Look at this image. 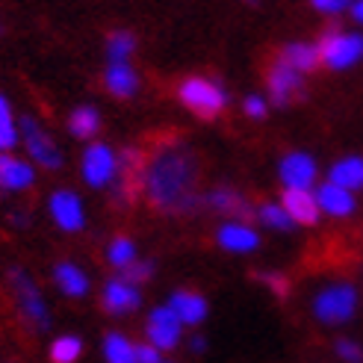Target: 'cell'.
I'll return each instance as SVG.
<instances>
[{
	"label": "cell",
	"mask_w": 363,
	"mask_h": 363,
	"mask_svg": "<svg viewBox=\"0 0 363 363\" xmlns=\"http://www.w3.org/2000/svg\"><path fill=\"white\" fill-rule=\"evenodd\" d=\"M284 210L296 225H316L319 222V204L311 195V189H284Z\"/></svg>",
	"instance_id": "cell-14"
},
{
	"label": "cell",
	"mask_w": 363,
	"mask_h": 363,
	"mask_svg": "<svg viewBox=\"0 0 363 363\" xmlns=\"http://www.w3.org/2000/svg\"><path fill=\"white\" fill-rule=\"evenodd\" d=\"M177 101L186 106V110L204 121H213L225 113L228 98H225V89L219 83H213L207 77H189L177 86Z\"/></svg>",
	"instance_id": "cell-2"
},
{
	"label": "cell",
	"mask_w": 363,
	"mask_h": 363,
	"mask_svg": "<svg viewBox=\"0 0 363 363\" xmlns=\"http://www.w3.org/2000/svg\"><path fill=\"white\" fill-rule=\"evenodd\" d=\"M12 289H15V298H18V307H21V313L35 325V328H48V307H45V298L39 293V286L33 284V278L21 269H12Z\"/></svg>",
	"instance_id": "cell-7"
},
{
	"label": "cell",
	"mask_w": 363,
	"mask_h": 363,
	"mask_svg": "<svg viewBox=\"0 0 363 363\" xmlns=\"http://www.w3.org/2000/svg\"><path fill=\"white\" fill-rule=\"evenodd\" d=\"M242 110H245V116H251V118H263V116L269 113V106H266V101H263V98L251 95V98H245Z\"/></svg>",
	"instance_id": "cell-35"
},
{
	"label": "cell",
	"mask_w": 363,
	"mask_h": 363,
	"mask_svg": "<svg viewBox=\"0 0 363 363\" xmlns=\"http://www.w3.org/2000/svg\"><path fill=\"white\" fill-rule=\"evenodd\" d=\"M278 57L284 62L293 65L298 74H311V71H316L322 65V57H319V45H311V42H293L286 45Z\"/></svg>",
	"instance_id": "cell-19"
},
{
	"label": "cell",
	"mask_w": 363,
	"mask_h": 363,
	"mask_svg": "<svg viewBox=\"0 0 363 363\" xmlns=\"http://www.w3.org/2000/svg\"><path fill=\"white\" fill-rule=\"evenodd\" d=\"M80 354H83V342L77 337H60V340H53V346H50L53 363H77Z\"/></svg>",
	"instance_id": "cell-27"
},
{
	"label": "cell",
	"mask_w": 363,
	"mask_h": 363,
	"mask_svg": "<svg viewBox=\"0 0 363 363\" xmlns=\"http://www.w3.org/2000/svg\"><path fill=\"white\" fill-rule=\"evenodd\" d=\"M192 352H204V340H201V337L192 340Z\"/></svg>",
	"instance_id": "cell-38"
},
{
	"label": "cell",
	"mask_w": 363,
	"mask_h": 363,
	"mask_svg": "<svg viewBox=\"0 0 363 363\" xmlns=\"http://www.w3.org/2000/svg\"><path fill=\"white\" fill-rule=\"evenodd\" d=\"M357 311V293L349 284H331L313 298V316L325 325H342Z\"/></svg>",
	"instance_id": "cell-3"
},
{
	"label": "cell",
	"mask_w": 363,
	"mask_h": 363,
	"mask_svg": "<svg viewBox=\"0 0 363 363\" xmlns=\"http://www.w3.org/2000/svg\"><path fill=\"white\" fill-rule=\"evenodd\" d=\"M106 260H110L116 269L130 266V263L136 260V245H133V240L116 237V240L110 242V248H106Z\"/></svg>",
	"instance_id": "cell-28"
},
{
	"label": "cell",
	"mask_w": 363,
	"mask_h": 363,
	"mask_svg": "<svg viewBox=\"0 0 363 363\" xmlns=\"http://www.w3.org/2000/svg\"><path fill=\"white\" fill-rule=\"evenodd\" d=\"M133 50H136V39L127 30L110 33V39H106V53H110V62H127Z\"/></svg>",
	"instance_id": "cell-26"
},
{
	"label": "cell",
	"mask_w": 363,
	"mask_h": 363,
	"mask_svg": "<svg viewBox=\"0 0 363 363\" xmlns=\"http://www.w3.org/2000/svg\"><path fill=\"white\" fill-rule=\"evenodd\" d=\"M162 363H169V360H162Z\"/></svg>",
	"instance_id": "cell-40"
},
{
	"label": "cell",
	"mask_w": 363,
	"mask_h": 363,
	"mask_svg": "<svg viewBox=\"0 0 363 363\" xmlns=\"http://www.w3.org/2000/svg\"><path fill=\"white\" fill-rule=\"evenodd\" d=\"M136 363H162V357H160V349L157 346H136Z\"/></svg>",
	"instance_id": "cell-36"
},
{
	"label": "cell",
	"mask_w": 363,
	"mask_h": 363,
	"mask_svg": "<svg viewBox=\"0 0 363 363\" xmlns=\"http://www.w3.org/2000/svg\"><path fill=\"white\" fill-rule=\"evenodd\" d=\"M154 275V266L151 263H145V260H133L130 266H124L121 269V278L127 281V284H145V281H148Z\"/></svg>",
	"instance_id": "cell-31"
},
{
	"label": "cell",
	"mask_w": 363,
	"mask_h": 363,
	"mask_svg": "<svg viewBox=\"0 0 363 363\" xmlns=\"http://www.w3.org/2000/svg\"><path fill=\"white\" fill-rule=\"evenodd\" d=\"M257 216H260L263 225L275 228V230H289V228L296 225L293 219H289V213L284 210V204H263V207L257 210Z\"/></svg>",
	"instance_id": "cell-29"
},
{
	"label": "cell",
	"mask_w": 363,
	"mask_h": 363,
	"mask_svg": "<svg viewBox=\"0 0 363 363\" xmlns=\"http://www.w3.org/2000/svg\"><path fill=\"white\" fill-rule=\"evenodd\" d=\"M207 204L213 210H219L222 216H240V219H248L251 216V207L248 201L240 195V192H233L230 186H216L207 192Z\"/></svg>",
	"instance_id": "cell-21"
},
{
	"label": "cell",
	"mask_w": 363,
	"mask_h": 363,
	"mask_svg": "<svg viewBox=\"0 0 363 363\" xmlns=\"http://www.w3.org/2000/svg\"><path fill=\"white\" fill-rule=\"evenodd\" d=\"M116 169H118V157L106 145H89V151L83 154V177L89 186L113 184Z\"/></svg>",
	"instance_id": "cell-10"
},
{
	"label": "cell",
	"mask_w": 363,
	"mask_h": 363,
	"mask_svg": "<svg viewBox=\"0 0 363 363\" xmlns=\"http://www.w3.org/2000/svg\"><path fill=\"white\" fill-rule=\"evenodd\" d=\"M101 304H104V311H106V313H113V316H124V313H133L136 307L142 304L139 286H136V284H127L124 278H113L110 284L104 286Z\"/></svg>",
	"instance_id": "cell-11"
},
{
	"label": "cell",
	"mask_w": 363,
	"mask_h": 363,
	"mask_svg": "<svg viewBox=\"0 0 363 363\" xmlns=\"http://www.w3.org/2000/svg\"><path fill=\"white\" fill-rule=\"evenodd\" d=\"M21 136H24V145H27L30 157L39 162L42 169H60V166H62L60 148L53 145V139H50L33 118H21Z\"/></svg>",
	"instance_id": "cell-8"
},
{
	"label": "cell",
	"mask_w": 363,
	"mask_h": 363,
	"mask_svg": "<svg viewBox=\"0 0 363 363\" xmlns=\"http://www.w3.org/2000/svg\"><path fill=\"white\" fill-rule=\"evenodd\" d=\"M53 278H57V286L71 298H80V296L89 293V278L83 275V269H77L74 263H60L57 269H53Z\"/></svg>",
	"instance_id": "cell-22"
},
{
	"label": "cell",
	"mask_w": 363,
	"mask_h": 363,
	"mask_svg": "<svg viewBox=\"0 0 363 363\" xmlns=\"http://www.w3.org/2000/svg\"><path fill=\"white\" fill-rule=\"evenodd\" d=\"M180 328H184V322H180L174 316V311L166 304V307H157V311H151L148 316V342L151 346H157L160 352H169L174 349L180 342Z\"/></svg>",
	"instance_id": "cell-9"
},
{
	"label": "cell",
	"mask_w": 363,
	"mask_h": 363,
	"mask_svg": "<svg viewBox=\"0 0 363 363\" xmlns=\"http://www.w3.org/2000/svg\"><path fill=\"white\" fill-rule=\"evenodd\" d=\"M331 184L342 186V189H363V160L360 157H346L340 160L337 166L331 169Z\"/></svg>",
	"instance_id": "cell-23"
},
{
	"label": "cell",
	"mask_w": 363,
	"mask_h": 363,
	"mask_svg": "<svg viewBox=\"0 0 363 363\" xmlns=\"http://www.w3.org/2000/svg\"><path fill=\"white\" fill-rule=\"evenodd\" d=\"M352 15H354V21H360V24H363V0L352 4Z\"/></svg>",
	"instance_id": "cell-37"
},
{
	"label": "cell",
	"mask_w": 363,
	"mask_h": 363,
	"mask_svg": "<svg viewBox=\"0 0 363 363\" xmlns=\"http://www.w3.org/2000/svg\"><path fill=\"white\" fill-rule=\"evenodd\" d=\"M337 354H340V360H346V363H363V349L357 346L354 340H340L337 342Z\"/></svg>",
	"instance_id": "cell-32"
},
{
	"label": "cell",
	"mask_w": 363,
	"mask_h": 363,
	"mask_svg": "<svg viewBox=\"0 0 363 363\" xmlns=\"http://www.w3.org/2000/svg\"><path fill=\"white\" fill-rule=\"evenodd\" d=\"M50 216H53V222H57L62 230H80L83 228V204H80V198L74 192H53L50 198Z\"/></svg>",
	"instance_id": "cell-13"
},
{
	"label": "cell",
	"mask_w": 363,
	"mask_h": 363,
	"mask_svg": "<svg viewBox=\"0 0 363 363\" xmlns=\"http://www.w3.org/2000/svg\"><path fill=\"white\" fill-rule=\"evenodd\" d=\"M15 139H18V133H15V121H12V110H9V104H6V98L0 95V151H6V148H12L15 145Z\"/></svg>",
	"instance_id": "cell-30"
},
{
	"label": "cell",
	"mask_w": 363,
	"mask_h": 363,
	"mask_svg": "<svg viewBox=\"0 0 363 363\" xmlns=\"http://www.w3.org/2000/svg\"><path fill=\"white\" fill-rule=\"evenodd\" d=\"M266 86H269V95H272V104L278 106H286L289 101H298L304 95V74L284 62L281 57H275L266 68Z\"/></svg>",
	"instance_id": "cell-6"
},
{
	"label": "cell",
	"mask_w": 363,
	"mask_h": 363,
	"mask_svg": "<svg viewBox=\"0 0 363 363\" xmlns=\"http://www.w3.org/2000/svg\"><path fill=\"white\" fill-rule=\"evenodd\" d=\"M169 307L184 325H198V322H204V316H207L204 296L192 293V289H177V293L172 296V301H169Z\"/></svg>",
	"instance_id": "cell-17"
},
{
	"label": "cell",
	"mask_w": 363,
	"mask_h": 363,
	"mask_svg": "<svg viewBox=\"0 0 363 363\" xmlns=\"http://www.w3.org/2000/svg\"><path fill=\"white\" fill-rule=\"evenodd\" d=\"M98 127H101V116L95 106H77L68 118V130L77 139H92L98 133Z\"/></svg>",
	"instance_id": "cell-24"
},
{
	"label": "cell",
	"mask_w": 363,
	"mask_h": 363,
	"mask_svg": "<svg viewBox=\"0 0 363 363\" xmlns=\"http://www.w3.org/2000/svg\"><path fill=\"white\" fill-rule=\"evenodd\" d=\"M104 86H106V92H110V95L124 101V98L136 95L139 77H136V71L127 62H110V68H106V74H104Z\"/></svg>",
	"instance_id": "cell-18"
},
{
	"label": "cell",
	"mask_w": 363,
	"mask_h": 363,
	"mask_svg": "<svg viewBox=\"0 0 363 363\" xmlns=\"http://www.w3.org/2000/svg\"><path fill=\"white\" fill-rule=\"evenodd\" d=\"M104 357H106V363H136V346L121 334H106Z\"/></svg>",
	"instance_id": "cell-25"
},
{
	"label": "cell",
	"mask_w": 363,
	"mask_h": 363,
	"mask_svg": "<svg viewBox=\"0 0 363 363\" xmlns=\"http://www.w3.org/2000/svg\"><path fill=\"white\" fill-rule=\"evenodd\" d=\"M316 204H319L322 213L334 216V219H346V216L354 213V195L328 180L325 186L316 189Z\"/></svg>",
	"instance_id": "cell-15"
},
{
	"label": "cell",
	"mask_w": 363,
	"mask_h": 363,
	"mask_svg": "<svg viewBox=\"0 0 363 363\" xmlns=\"http://www.w3.org/2000/svg\"><path fill=\"white\" fill-rule=\"evenodd\" d=\"M281 180L286 189H311L316 180V162L307 154H286L281 160Z\"/></svg>",
	"instance_id": "cell-12"
},
{
	"label": "cell",
	"mask_w": 363,
	"mask_h": 363,
	"mask_svg": "<svg viewBox=\"0 0 363 363\" xmlns=\"http://www.w3.org/2000/svg\"><path fill=\"white\" fill-rule=\"evenodd\" d=\"M311 4H313L319 12H325V15H337V12H342V9H349L352 0H311Z\"/></svg>",
	"instance_id": "cell-34"
},
{
	"label": "cell",
	"mask_w": 363,
	"mask_h": 363,
	"mask_svg": "<svg viewBox=\"0 0 363 363\" xmlns=\"http://www.w3.org/2000/svg\"><path fill=\"white\" fill-rule=\"evenodd\" d=\"M142 172H145V154L139 148H124L118 154V169L113 177V198L118 204H133L142 192Z\"/></svg>",
	"instance_id": "cell-5"
},
{
	"label": "cell",
	"mask_w": 363,
	"mask_h": 363,
	"mask_svg": "<svg viewBox=\"0 0 363 363\" xmlns=\"http://www.w3.org/2000/svg\"><path fill=\"white\" fill-rule=\"evenodd\" d=\"M319 57L322 62L342 71V68H352L360 57H363V35L354 33H340V30H328L319 39Z\"/></svg>",
	"instance_id": "cell-4"
},
{
	"label": "cell",
	"mask_w": 363,
	"mask_h": 363,
	"mask_svg": "<svg viewBox=\"0 0 363 363\" xmlns=\"http://www.w3.org/2000/svg\"><path fill=\"white\" fill-rule=\"evenodd\" d=\"M30 184H33V169L27 162L15 160L9 154H0V189L18 192V189H27Z\"/></svg>",
	"instance_id": "cell-20"
},
{
	"label": "cell",
	"mask_w": 363,
	"mask_h": 363,
	"mask_svg": "<svg viewBox=\"0 0 363 363\" xmlns=\"http://www.w3.org/2000/svg\"><path fill=\"white\" fill-rule=\"evenodd\" d=\"M248 4H257V0H248Z\"/></svg>",
	"instance_id": "cell-39"
},
{
	"label": "cell",
	"mask_w": 363,
	"mask_h": 363,
	"mask_svg": "<svg viewBox=\"0 0 363 363\" xmlns=\"http://www.w3.org/2000/svg\"><path fill=\"white\" fill-rule=\"evenodd\" d=\"M216 240L225 251H233V254H248L260 245V237L257 230L248 228V225H240V222H230V225H222L219 233H216Z\"/></svg>",
	"instance_id": "cell-16"
},
{
	"label": "cell",
	"mask_w": 363,
	"mask_h": 363,
	"mask_svg": "<svg viewBox=\"0 0 363 363\" xmlns=\"http://www.w3.org/2000/svg\"><path fill=\"white\" fill-rule=\"evenodd\" d=\"M260 281L272 289V293H275V296H286V289H289V281L284 278V275H278V272H269V275H260Z\"/></svg>",
	"instance_id": "cell-33"
},
{
	"label": "cell",
	"mask_w": 363,
	"mask_h": 363,
	"mask_svg": "<svg viewBox=\"0 0 363 363\" xmlns=\"http://www.w3.org/2000/svg\"><path fill=\"white\" fill-rule=\"evenodd\" d=\"M198 157L186 142H162L145 154L142 192L160 213H192L198 207Z\"/></svg>",
	"instance_id": "cell-1"
}]
</instances>
